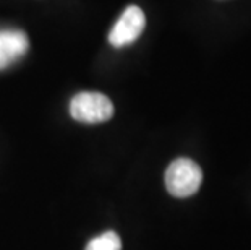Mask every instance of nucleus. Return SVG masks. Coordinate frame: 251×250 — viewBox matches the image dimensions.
Returning a JSON list of instances; mask_svg holds the SVG:
<instances>
[{
    "label": "nucleus",
    "mask_w": 251,
    "mask_h": 250,
    "mask_svg": "<svg viewBox=\"0 0 251 250\" xmlns=\"http://www.w3.org/2000/svg\"><path fill=\"white\" fill-rule=\"evenodd\" d=\"M201 182V167L188 158L175 159L165 171V187L170 195L177 198H186V196L195 195L200 190Z\"/></svg>",
    "instance_id": "nucleus-1"
},
{
    "label": "nucleus",
    "mask_w": 251,
    "mask_h": 250,
    "mask_svg": "<svg viewBox=\"0 0 251 250\" xmlns=\"http://www.w3.org/2000/svg\"><path fill=\"white\" fill-rule=\"evenodd\" d=\"M70 115L83 124H100L114 115V104L102 93L83 91L72 98Z\"/></svg>",
    "instance_id": "nucleus-2"
},
{
    "label": "nucleus",
    "mask_w": 251,
    "mask_h": 250,
    "mask_svg": "<svg viewBox=\"0 0 251 250\" xmlns=\"http://www.w3.org/2000/svg\"><path fill=\"white\" fill-rule=\"evenodd\" d=\"M146 25V18L140 7H128L109 34V42L114 47H124L135 42L141 36Z\"/></svg>",
    "instance_id": "nucleus-3"
},
{
    "label": "nucleus",
    "mask_w": 251,
    "mask_h": 250,
    "mask_svg": "<svg viewBox=\"0 0 251 250\" xmlns=\"http://www.w3.org/2000/svg\"><path fill=\"white\" fill-rule=\"evenodd\" d=\"M29 47L28 36L20 29H0V70L21 58Z\"/></svg>",
    "instance_id": "nucleus-4"
},
{
    "label": "nucleus",
    "mask_w": 251,
    "mask_h": 250,
    "mask_svg": "<svg viewBox=\"0 0 251 250\" xmlns=\"http://www.w3.org/2000/svg\"><path fill=\"white\" fill-rule=\"evenodd\" d=\"M86 250H122V241L117 232L107 231L91 239L86 246Z\"/></svg>",
    "instance_id": "nucleus-5"
}]
</instances>
